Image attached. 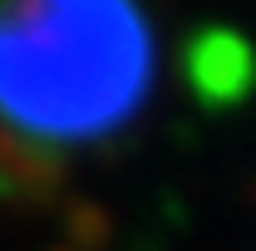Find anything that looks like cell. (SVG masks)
<instances>
[{
  "label": "cell",
  "mask_w": 256,
  "mask_h": 251,
  "mask_svg": "<svg viewBox=\"0 0 256 251\" xmlns=\"http://www.w3.org/2000/svg\"><path fill=\"white\" fill-rule=\"evenodd\" d=\"M153 25L133 5L54 0L0 10V124L40 143H94L153 89Z\"/></svg>",
  "instance_id": "6da1fadb"
},
{
  "label": "cell",
  "mask_w": 256,
  "mask_h": 251,
  "mask_svg": "<svg viewBox=\"0 0 256 251\" xmlns=\"http://www.w3.org/2000/svg\"><path fill=\"white\" fill-rule=\"evenodd\" d=\"M188 84L207 108H236L256 89V44L226 25L197 30L188 44Z\"/></svg>",
  "instance_id": "7a4b0ae2"
}]
</instances>
